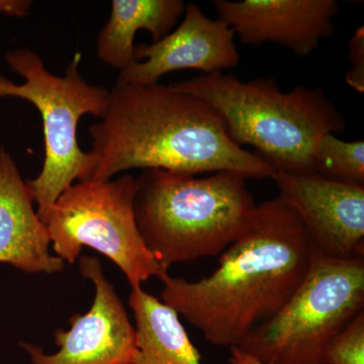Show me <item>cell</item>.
<instances>
[{
  "label": "cell",
  "mask_w": 364,
  "mask_h": 364,
  "mask_svg": "<svg viewBox=\"0 0 364 364\" xmlns=\"http://www.w3.org/2000/svg\"><path fill=\"white\" fill-rule=\"evenodd\" d=\"M316 174L364 186V142L340 140L334 134L320 139L314 153Z\"/></svg>",
  "instance_id": "cell-15"
},
{
  "label": "cell",
  "mask_w": 364,
  "mask_h": 364,
  "mask_svg": "<svg viewBox=\"0 0 364 364\" xmlns=\"http://www.w3.org/2000/svg\"><path fill=\"white\" fill-rule=\"evenodd\" d=\"M0 263L26 273L54 274L66 263L51 253L47 225L13 158L0 149Z\"/></svg>",
  "instance_id": "cell-12"
},
{
  "label": "cell",
  "mask_w": 364,
  "mask_h": 364,
  "mask_svg": "<svg viewBox=\"0 0 364 364\" xmlns=\"http://www.w3.org/2000/svg\"><path fill=\"white\" fill-rule=\"evenodd\" d=\"M95 161L90 181H107L130 169L177 173L231 171L272 178L275 170L237 145L220 114L200 98L171 85L117 80L102 119L90 128Z\"/></svg>",
  "instance_id": "cell-2"
},
{
  "label": "cell",
  "mask_w": 364,
  "mask_h": 364,
  "mask_svg": "<svg viewBox=\"0 0 364 364\" xmlns=\"http://www.w3.org/2000/svg\"><path fill=\"white\" fill-rule=\"evenodd\" d=\"M136 179V226L166 270L176 263L224 252L247 229L257 207L247 178L236 172L196 178L145 169Z\"/></svg>",
  "instance_id": "cell-4"
},
{
  "label": "cell",
  "mask_w": 364,
  "mask_h": 364,
  "mask_svg": "<svg viewBox=\"0 0 364 364\" xmlns=\"http://www.w3.org/2000/svg\"><path fill=\"white\" fill-rule=\"evenodd\" d=\"M136 179L124 174L114 181H77L52 205L45 224L55 255L73 264L88 247L109 258L132 289L151 277L168 274L144 243L136 226Z\"/></svg>",
  "instance_id": "cell-7"
},
{
  "label": "cell",
  "mask_w": 364,
  "mask_h": 364,
  "mask_svg": "<svg viewBox=\"0 0 364 364\" xmlns=\"http://www.w3.org/2000/svg\"><path fill=\"white\" fill-rule=\"evenodd\" d=\"M135 63L119 72L117 80L133 85L158 83L169 72L196 69L222 73L240 61L233 30L224 21L208 18L196 4H188L181 25L153 44L135 46Z\"/></svg>",
  "instance_id": "cell-10"
},
{
  "label": "cell",
  "mask_w": 364,
  "mask_h": 364,
  "mask_svg": "<svg viewBox=\"0 0 364 364\" xmlns=\"http://www.w3.org/2000/svg\"><path fill=\"white\" fill-rule=\"evenodd\" d=\"M11 70L25 83L16 85L0 77V97H16L32 102L43 119L45 160L42 171L26 182L37 214L46 223L58 196L75 181H90L95 161L80 149L77 140L79 119L90 114L102 119L109 90L91 85L78 71L80 55L76 54L63 76L47 70L37 53L18 49L6 55Z\"/></svg>",
  "instance_id": "cell-5"
},
{
  "label": "cell",
  "mask_w": 364,
  "mask_h": 364,
  "mask_svg": "<svg viewBox=\"0 0 364 364\" xmlns=\"http://www.w3.org/2000/svg\"><path fill=\"white\" fill-rule=\"evenodd\" d=\"M171 85L207 102L231 140L252 146L275 172L316 174L318 141L346 128L343 114L320 88L301 85L287 92L273 78L243 81L223 72Z\"/></svg>",
  "instance_id": "cell-3"
},
{
  "label": "cell",
  "mask_w": 364,
  "mask_h": 364,
  "mask_svg": "<svg viewBox=\"0 0 364 364\" xmlns=\"http://www.w3.org/2000/svg\"><path fill=\"white\" fill-rule=\"evenodd\" d=\"M230 352H231L229 359L230 364H270L258 360L257 358L242 351L238 347H232L230 348Z\"/></svg>",
  "instance_id": "cell-19"
},
{
  "label": "cell",
  "mask_w": 364,
  "mask_h": 364,
  "mask_svg": "<svg viewBox=\"0 0 364 364\" xmlns=\"http://www.w3.org/2000/svg\"><path fill=\"white\" fill-rule=\"evenodd\" d=\"M314 248L303 223L282 198L256 207L247 229L196 282L163 277L161 301L215 346L238 347L282 308L305 279Z\"/></svg>",
  "instance_id": "cell-1"
},
{
  "label": "cell",
  "mask_w": 364,
  "mask_h": 364,
  "mask_svg": "<svg viewBox=\"0 0 364 364\" xmlns=\"http://www.w3.org/2000/svg\"><path fill=\"white\" fill-rule=\"evenodd\" d=\"M79 269L95 284L88 312L72 316L70 329L55 332L58 351L46 353L39 345L20 343L31 364H131L135 355L136 329L116 289L105 277L100 260L79 257Z\"/></svg>",
  "instance_id": "cell-8"
},
{
  "label": "cell",
  "mask_w": 364,
  "mask_h": 364,
  "mask_svg": "<svg viewBox=\"0 0 364 364\" xmlns=\"http://www.w3.org/2000/svg\"><path fill=\"white\" fill-rule=\"evenodd\" d=\"M32 4L28 0H0V14L25 16L30 11Z\"/></svg>",
  "instance_id": "cell-18"
},
{
  "label": "cell",
  "mask_w": 364,
  "mask_h": 364,
  "mask_svg": "<svg viewBox=\"0 0 364 364\" xmlns=\"http://www.w3.org/2000/svg\"><path fill=\"white\" fill-rule=\"evenodd\" d=\"M364 308V258L335 259L315 250L286 305L238 348L262 363L322 364L330 339Z\"/></svg>",
  "instance_id": "cell-6"
},
{
  "label": "cell",
  "mask_w": 364,
  "mask_h": 364,
  "mask_svg": "<svg viewBox=\"0 0 364 364\" xmlns=\"http://www.w3.org/2000/svg\"><path fill=\"white\" fill-rule=\"evenodd\" d=\"M186 7L182 0H114L111 18L98 35L97 56L123 71L136 62V33L145 30L154 42L161 40L176 25Z\"/></svg>",
  "instance_id": "cell-13"
},
{
  "label": "cell",
  "mask_w": 364,
  "mask_h": 364,
  "mask_svg": "<svg viewBox=\"0 0 364 364\" xmlns=\"http://www.w3.org/2000/svg\"><path fill=\"white\" fill-rule=\"evenodd\" d=\"M214 6L243 44L275 43L299 57L331 37L339 11L336 0H215Z\"/></svg>",
  "instance_id": "cell-11"
},
{
  "label": "cell",
  "mask_w": 364,
  "mask_h": 364,
  "mask_svg": "<svg viewBox=\"0 0 364 364\" xmlns=\"http://www.w3.org/2000/svg\"><path fill=\"white\" fill-rule=\"evenodd\" d=\"M272 179L317 252L335 259L363 257L364 186L282 171Z\"/></svg>",
  "instance_id": "cell-9"
},
{
  "label": "cell",
  "mask_w": 364,
  "mask_h": 364,
  "mask_svg": "<svg viewBox=\"0 0 364 364\" xmlns=\"http://www.w3.org/2000/svg\"><path fill=\"white\" fill-rule=\"evenodd\" d=\"M129 306L135 318V355L131 364H203L181 316L142 287L132 289Z\"/></svg>",
  "instance_id": "cell-14"
},
{
  "label": "cell",
  "mask_w": 364,
  "mask_h": 364,
  "mask_svg": "<svg viewBox=\"0 0 364 364\" xmlns=\"http://www.w3.org/2000/svg\"><path fill=\"white\" fill-rule=\"evenodd\" d=\"M322 364H364V311L330 339Z\"/></svg>",
  "instance_id": "cell-16"
},
{
  "label": "cell",
  "mask_w": 364,
  "mask_h": 364,
  "mask_svg": "<svg viewBox=\"0 0 364 364\" xmlns=\"http://www.w3.org/2000/svg\"><path fill=\"white\" fill-rule=\"evenodd\" d=\"M350 70L347 72L346 81L358 92H364V28L360 26L349 42Z\"/></svg>",
  "instance_id": "cell-17"
}]
</instances>
